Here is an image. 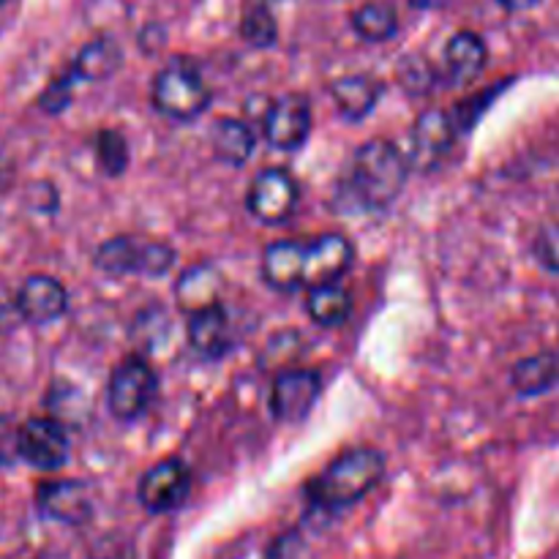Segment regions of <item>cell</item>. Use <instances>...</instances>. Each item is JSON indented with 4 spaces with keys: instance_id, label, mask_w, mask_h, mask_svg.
<instances>
[{
    "instance_id": "obj_1",
    "label": "cell",
    "mask_w": 559,
    "mask_h": 559,
    "mask_svg": "<svg viewBox=\"0 0 559 559\" xmlns=\"http://www.w3.org/2000/svg\"><path fill=\"white\" fill-rule=\"evenodd\" d=\"M413 164L407 153L388 140H369L360 145L349 167V189L360 205L371 211L393 205L407 186Z\"/></svg>"
},
{
    "instance_id": "obj_2",
    "label": "cell",
    "mask_w": 559,
    "mask_h": 559,
    "mask_svg": "<svg viewBox=\"0 0 559 559\" xmlns=\"http://www.w3.org/2000/svg\"><path fill=\"white\" fill-rule=\"evenodd\" d=\"M385 475V456L377 448H353L333 459L309 484V497L320 508L338 511L364 500Z\"/></svg>"
},
{
    "instance_id": "obj_3",
    "label": "cell",
    "mask_w": 559,
    "mask_h": 559,
    "mask_svg": "<svg viewBox=\"0 0 559 559\" xmlns=\"http://www.w3.org/2000/svg\"><path fill=\"white\" fill-rule=\"evenodd\" d=\"M151 102L164 118L189 123V120H197L211 107V87L202 80L194 63L175 58L153 80Z\"/></svg>"
},
{
    "instance_id": "obj_4",
    "label": "cell",
    "mask_w": 559,
    "mask_h": 559,
    "mask_svg": "<svg viewBox=\"0 0 559 559\" xmlns=\"http://www.w3.org/2000/svg\"><path fill=\"white\" fill-rule=\"evenodd\" d=\"M175 249L162 240H136L129 235H115L104 240L93 254V265L107 276H164L173 267Z\"/></svg>"
},
{
    "instance_id": "obj_5",
    "label": "cell",
    "mask_w": 559,
    "mask_h": 559,
    "mask_svg": "<svg viewBox=\"0 0 559 559\" xmlns=\"http://www.w3.org/2000/svg\"><path fill=\"white\" fill-rule=\"evenodd\" d=\"M156 393V374L140 355H129L112 369L107 382V407L118 420H136Z\"/></svg>"
},
{
    "instance_id": "obj_6",
    "label": "cell",
    "mask_w": 559,
    "mask_h": 559,
    "mask_svg": "<svg viewBox=\"0 0 559 559\" xmlns=\"http://www.w3.org/2000/svg\"><path fill=\"white\" fill-rule=\"evenodd\" d=\"M456 120L440 107L424 109L409 131V164L418 173H435L453 151L456 142Z\"/></svg>"
},
{
    "instance_id": "obj_7",
    "label": "cell",
    "mask_w": 559,
    "mask_h": 559,
    "mask_svg": "<svg viewBox=\"0 0 559 559\" xmlns=\"http://www.w3.org/2000/svg\"><path fill=\"white\" fill-rule=\"evenodd\" d=\"M300 200L298 183L293 175L282 167H267L251 180L246 205L254 218L262 224H282L295 213Z\"/></svg>"
},
{
    "instance_id": "obj_8",
    "label": "cell",
    "mask_w": 559,
    "mask_h": 559,
    "mask_svg": "<svg viewBox=\"0 0 559 559\" xmlns=\"http://www.w3.org/2000/svg\"><path fill=\"white\" fill-rule=\"evenodd\" d=\"M20 456L41 473L60 469L69 459V431L58 418H31L20 426Z\"/></svg>"
},
{
    "instance_id": "obj_9",
    "label": "cell",
    "mask_w": 559,
    "mask_h": 559,
    "mask_svg": "<svg viewBox=\"0 0 559 559\" xmlns=\"http://www.w3.org/2000/svg\"><path fill=\"white\" fill-rule=\"evenodd\" d=\"M191 489V473L180 459H164L153 464L136 486L142 508L151 513H169L183 506Z\"/></svg>"
},
{
    "instance_id": "obj_10",
    "label": "cell",
    "mask_w": 559,
    "mask_h": 559,
    "mask_svg": "<svg viewBox=\"0 0 559 559\" xmlns=\"http://www.w3.org/2000/svg\"><path fill=\"white\" fill-rule=\"evenodd\" d=\"M262 134L278 151H298L311 134V104L300 93H287L267 107Z\"/></svg>"
},
{
    "instance_id": "obj_11",
    "label": "cell",
    "mask_w": 559,
    "mask_h": 559,
    "mask_svg": "<svg viewBox=\"0 0 559 559\" xmlns=\"http://www.w3.org/2000/svg\"><path fill=\"white\" fill-rule=\"evenodd\" d=\"M322 393V377L314 369H287L276 377L271 391V409L284 424H298Z\"/></svg>"
},
{
    "instance_id": "obj_12",
    "label": "cell",
    "mask_w": 559,
    "mask_h": 559,
    "mask_svg": "<svg viewBox=\"0 0 559 559\" xmlns=\"http://www.w3.org/2000/svg\"><path fill=\"white\" fill-rule=\"evenodd\" d=\"M36 508L41 516L52 519L58 524L80 527L93 516L91 491L82 480H44L36 489Z\"/></svg>"
},
{
    "instance_id": "obj_13",
    "label": "cell",
    "mask_w": 559,
    "mask_h": 559,
    "mask_svg": "<svg viewBox=\"0 0 559 559\" xmlns=\"http://www.w3.org/2000/svg\"><path fill=\"white\" fill-rule=\"evenodd\" d=\"M16 309H20L22 320L31 325H49V322L60 320L69 309V293L63 284L47 273H33L20 284L14 295Z\"/></svg>"
},
{
    "instance_id": "obj_14",
    "label": "cell",
    "mask_w": 559,
    "mask_h": 559,
    "mask_svg": "<svg viewBox=\"0 0 559 559\" xmlns=\"http://www.w3.org/2000/svg\"><path fill=\"white\" fill-rule=\"evenodd\" d=\"M355 249L344 235L328 233L306 243V287L333 284L353 267Z\"/></svg>"
},
{
    "instance_id": "obj_15",
    "label": "cell",
    "mask_w": 559,
    "mask_h": 559,
    "mask_svg": "<svg viewBox=\"0 0 559 559\" xmlns=\"http://www.w3.org/2000/svg\"><path fill=\"white\" fill-rule=\"evenodd\" d=\"M262 276L278 293H295L306 287V243L278 240L262 254Z\"/></svg>"
},
{
    "instance_id": "obj_16",
    "label": "cell",
    "mask_w": 559,
    "mask_h": 559,
    "mask_svg": "<svg viewBox=\"0 0 559 559\" xmlns=\"http://www.w3.org/2000/svg\"><path fill=\"white\" fill-rule=\"evenodd\" d=\"M189 344L202 358H222L233 349V328L222 306H211L197 314H189Z\"/></svg>"
},
{
    "instance_id": "obj_17",
    "label": "cell",
    "mask_w": 559,
    "mask_h": 559,
    "mask_svg": "<svg viewBox=\"0 0 559 559\" xmlns=\"http://www.w3.org/2000/svg\"><path fill=\"white\" fill-rule=\"evenodd\" d=\"M489 60V49H486L484 36L473 31H462L448 41L445 47V76L453 85H467V82L478 80Z\"/></svg>"
},
{
    "instance_id": "obj_18",
    "label": "cell",
    "mask_w": 559,
    "mask_h": 559,
    "mask_svg": "<svg viewBox=\"0 0 559 559\" xmlns=\"http://www.w3.org/2000/svg\"><path fill=\"white\" fill-rule=\"evenodd\" d=\"M222 287V273L213 265L186 267L178 282H175V300H178L186 314H197V311L218 306Z\"/></svg>"
},
{
    "instance_id": "obj_19",
    "label": "cell",
    "mask_w": 559,
    "mask_h": 559,
    "mask_svg": "<svg viewBox=\"0 0 559 559\" xmlns=\"http://www.w3.org/2000/svg\"><path fill=\"white\" fill-rule=\"evenodd\" d=\"M331 96L342 118L364 120L366 115L374 112L377 102H380L382 82L369 74L342 76V80H336L331 85Z\"/></svg>"
},
{
    "instance_id": "obj_20",
    "label": "cell",
    "mask_w": 559,
    "mask_h": 559,
    "mask_svg": "<svg viewBox=\"0 0 559 559\" xmlns=\"http://www.w3.org/2000/svg\"><path fill=\"white\" fill-rule=\"evenodd\" d=\"M120 63H123V52H120L118 44L112 38L102 36L87 41L76 52V58L69 66V74L76 82H102L109 80L120 69Z\"/></svg>"
},
{
    "instance_id": "obj_21",
    "label": "cell",
    "mask_w": 559,
    "mask_h": 559,
    "mask_svg": "<svg viewBox=\"0 0 559 559\" xmlns=\"http://www.w3.org/2000/svg\"><path fill=\"white\" fill-rule=\"evenodd\" d=\"M213 153H216L218 162L229 164V167H240L251 158L257 145V136L251 131L249 123L238 118H222L213 126Z\"/></svg>"
},
{
    "instance_id": "obj_22",
    "label": "cell",
    "mask_w": 559,
    "mask_h": 559,
    "mask_svg": "<svg viewBox=\"0 0 559 559\" xmlns=\"http://www.w3.org/2000/svg\"><path fill=\"white\" fill-rule=\"evenodd\" d=\"M306 311H309V317L317 325L338 328L347 322L349 311H353V298H349V293L338 282L317 284V287H309Z\"/></svg>"
},
{
    "instance_id": "obj_23",
    "label": "cell",
    "mask_w": 559,
    "mask_h": 559,
    "mask_svg": "<svg viewBox=\"0 0 559 559\" xmlns=\"http://www.w3.org/2000/svg\"><path fill=\"white\" fill-rule=\"evenodd\" d=\"M559 380V360L555 355H533V358H524L513 366L511 382L516 388V393L522 396H538L546 393L549 388H555Z\"/></svg>"
},
{
    "instance_id": "obj_24",
    "label": "cell",
    "mask_w": 559,
    "mask_h": 559,
    "mask_svg": "<svg viewBox=\"0 0 559 559\" xmlns=\"http://www.w3.org/2000/svg\"><path fill=\"white\" fill-rule=\"evenodd\" d=\"M353 27L364 41L382 44L399 33V14L391 3L371 0L353 14Z\"/></svg>"
},
{
    "instance_id": "obj_25",
    "label": "cell",
    "mask_w": 559,
    "mask_h": 559,
    "mask_svg": "<svg viewBox=\"0 0 559 559\" xmlns=\"http://www.w3.org/2000/svg\"><path fill=\"white\" fill-rule=\"evenodd\" d=\"M129 142L120 131L115 129H102L96 134V162L98 169L109 178H118L123 175V169L129 167Z\"/></svg>"
},
{
    "instance_id": "obj_26",
    "label": "cell",
    "mask_w": 559,
    "mask_h": 559,
    "mask_svg": "<svg viewBox=\"0 0 559 559\" xmlns=\"http://www.w3.org/2000/svg\"><path fill=\"white\" fill-rule=\"evenodd\" d=\"M240 36L251 44V47H273L278 38V22L267 5H251L246 9L243 20H240Z\"/></svg>"
},
{
    "instance_id": "obj_27",
    "label": "cell",
    "mask_w": 559,
    "mask_h": 559,
    "mask_svg": "<svg viewBox=\"0 0 559 559\" xmlns=\"http://www.w3.org/2000/svg\"><path fill=\"white\" fill-rule=\"evenodd\" d=\"M396 80L399 85L404 87V93H409V96H429V93L435 91L437 71L431 69L429 60L420 58V55H407V58L399 63Z\"/></svg>"
},
{
    "instance_id": "obj_28",
    "label": "cell",
    "mask_w": 559,
    "mask_h": 559,
    "mask_svg": "<svg viewBox=\"0 0 559 559\" xmlns=\"http://www.w3.org/2000/svg\"><path fill=\"white\" fill-rule=\"evenodd\" d=\"M74 85H76V80L69 74V71L60 76H55V80L47 85V91L38 96V107L49 115L63 112V109L71 104V96H74Z\"/></svg>"
},
{
    "instance_id": "obj_29",
    "label": "cell",
    "mask_w": 559,
    "mask_h": 559,
    "mask_svg": "<svg viewBox=\"0 0 559 559\" xmlns=\"http://www.w3.org/2000/svg\"><path fill=\"white\" fill-rule=\"evenodd\" d=\"M535 257L546 271L559 273V224H546L535 238Z\"/></svg>"
},
{
    "instance_id": "obj_30",
    "label": "cell",
    "mask_w": 559,
    "mask_h": 559,
    "mask_svg": "<svg viewBox=\"0 0 559 559\" xmlns=\"http://www.w3.org/2000/svg\"><path fill=\"white\" fill-rule=\"evenodd\" d=\"M151 314H153V325H147L145 311H142V314L134 320V333L147 331L145 336L136 338V342H140L145 349H156L158 342H164L169 333V320H167V314H164V309H151Z\"/></svg>"
},
{
    "instance_id": "obj_31",
    "label": "cell",
    "mask_w": 559,
    "mask_h": 559,
    "mask_svg": "<svg viewBox=\"0 0 559 559\" xmlns=\"http://www.w3.org/2000/svg\"><path fill=\"white\" fill-rule=\"evenodd\" d=\"M20 426L16 420L0 415V467H14L20 456Z\"/></svg>"
},
{
    "instance_id": "obj_32",
    "label": "cell",
    "mask_w": 559,
    "mask_h": 559,
    "mask_svg": "<svg viewBox=\"0 0 559 559\" xmlns=\"http://www.w3.org/2000/svg\"><path fill=\"white\" fill-rule=\"evenodd\" d=\"M22 314L16 309L14 298H0V333H11L16 325H22Z\"/></svg>"
},
{
    "instance_id": "obj_33",
    "label": "cell",
    "mask_w": 559,
    "mask_h": 559,
    "mask_svg": "<svg viewBox=\"0 0 559 559\" xmlns=\"http://www.w3.org/2000/svg\"><path fill=\"white\" fill-rule=\"evenodd\" d=\"M508 11H524V9H533L538 0H500Z\"/></svg>"
},
{
    "instance_id": "obj_34",
    "label": "cell",
    "mask_w": 559,
    "mask_h": 559,
    "mask_svg": "<svg viewBox=\"0 0 559 559\" xmlns=\"http://www.w3.org/2000/svg\"><path fill=\"white\" fill-rule=\"evenodd\" d=\"M9 183H11V167H9V164L0 162V197L5 194V189H9Z\"/></svg>"
},
{
    "instance_id": "obj_35",
    "label": "cell",
    "mask_w": 559,
    "mask_h": 559,
    "mask_svg": "<svg viewBox=\"0 0 559 559\" xmlns=\"http://www.w3.org/2000/svg\"><path fill=\"white\" fill-rule=\"evenodd\" d=\"M448 0H409V5H415V9H442Z\"/></svg>"
},
{
    "instance_id": "obj_36",
    "label": "cell",
    "mask_w": 559,
    "mask_h": 559,
    "mask_svg": "<svg viewBox=\"0 0 559 559\" xmlns=\"http://www.w3.org/2000/svg\"><path fill=\"white\" fill-rule=\"evenodd\" d=\"M5 3H11V0H0V5H5Z\"/></svg>"
}]
</instances>
